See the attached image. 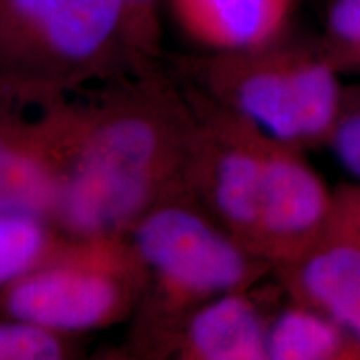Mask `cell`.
I'll list each match as a JSON object with an SVG mask.
<instances>
[{
    "label": "cell",
    "instance_id": "5bb4252c",
    "mask_svg": "<svg viewBox=\"0 0 360 360\" xmlns=\"http://www.w3.org/2000/svg\"><path fill=\"white\" fill-rule=\"evenodd\" d=\"M74 355V335L15 317L0 322V360H64Z\"/></svg>",
    "mask_w": 360,
    "mask_h": 360
},
{
    "label": "cell",
    "instance_id": "e0dca14e",
    "mask_svg": "<svg viewBox=\"0 0 360 360\" xmlns=\"http://www.w3.org/2000/svg\"><path fill=\"white\" fill-rule=\"evenodd\" d=\"M326 147L360 184V97L354 85L345 87L344 102Z\"/></svg>",
    "mask_w": 360,
    "mask_h": 360
},
{
    "label": "cell",
    "instance_id": "2e32d148",
    "mask_svg": "<svg viewBox=\"0 0 360 360\" xmlns=\"http://www.w3.org/2000/svg\"><path fill=\"white\" fill-rule=\"evenodd\" d=\"M160 6L162 0H125L129 47L137 67L160 62Z\"/></svg>",
    "mask_w": 360,
    "mask_h": 360
},
{
    "label": "cell",
    "instance_id": "6da1fadb",
    "mask_svg": "<svg viewBox=\"0 0 360 360\" xmlns=\"http://www.w3.org/2000/svg\"><path fill=\"white\" fill-rule=\"evenodd\" d=\"M42 110L60 174L53 224L65 237L124 236L152 207L191 193L197 115L160 62Z\"/></svg>",
    "mask_w": 360,
    "mask_h": 360
},
{
    "label": "cell",
    "instance_id": "9a60e30c",
    "mask_svg": "<svg viewBox=\"0 0 360 360\" xmlns=\"http://www.w3.org/2000/svg\"><path fill=\"white\" fill-rule=\"evenodd\" d=\"M319 44L339 74H360V0H327Z\"/></svg>",
    "mask_w": 360,
    "mask_h": 360
},
{
    "label": "cell",
    "instance_id": "7a4b0ae2",
    "mask_svg": "<svg viewBox=\"0 0 360 360\" xmlns=\"http://www.w3.org/2000/svg\"><path fill=\"white\" fill-rule=\"evenodd\" d=\"M146 282L130 340L141 357H167L193 310L225 292L260 285L272 265L233 238L191 193L167 199L129 229Z\"/></svg>",
    "mask_w": 360,
    "mask_h": 360
},
{
    "label": "cell",
    "instance_id": "7c38bea8",
    "mask_svg": "<svg viewBox=\"0 0 360 360\" xmlns=\"http://www.w3.org/2000/svg\"><path fill=\"white\" fill-rule=\"evenodd\" d=\"M267 360H360V344L327 314L287 297L270 317Z\"/></svg>",
    "mask_w": 360,
    "mask_h": 360
},
{
    "label": "cell",
    "instance_id": "9c48e42d",
    "mask_svg": "<svg viewBox=\"0 0 360 360\" xmlns=\"http://www.w3.org/2000/svg\"><path fill=\"white\" fill-rule=\"evenodd\" d=\"M272 277L283 295L327 314L360 344L359 240L327 236Z\"/></svg>",
    "mask_w": 360,
    "mask_h": 360
},
{
    "label": "cell",
    "instance_id": "30bf717a",
    "mask_svg": "<svg viewBox=\"0 0 360 360\" xmlns=\"http://www.w3.org/2000/svg\"><path fill=\"white\" fill-rule=\"evenodd\" d=\"M180 32L205 52H240L287 35L297 0H165Z\"/></svg>",
    "mask_w": 360,
    "mask_h": 360
},
{
    "label": "cell",
    "instance_id": "4fadbf2b",
    "mask_svg": "<svg viewBox=\"0 0 360 360\" xmlns=\"http://www.w3.org/2000/svg\"><path fill=\"white\" fill-rule=\"evenodd\" d=\"M65 236L47 220L22 214H0V287L6 289L49 259Z\"/></svg>",
    "mask_w": 360,
    "mask_h": 360
},
{
    "label": "cell",
    "instance_id": "277c9868",
    "mask_svg": "<svg viewBox=\"0 0 360 360\" xmlns=\"http://www.w3.org/2000/svg\"><path fill=\"white\" fill-rule=\"evenodd\" d=\"M0 62L13 94L37 107L141 69L125 0H0Z\"/></svg>",
    "mask_w": 360,
    "mask_h": 360
},
{
    "label": "cell",
    "instance_id": "8992f818",
    "mask_svg": "<svg viewBox=\"0 0 360 360\" xmlns=\"http://www.w3.org/2000/svg\"><path fill=\"white\" fill-rule=\"evenodd\" d=\"M182 84L197 115L188 192L215 222L257 255L264 132L202 96L199 90Z\"/></svg>",
    "mask_w": 360,
    "mask_h": 360
},
{
    "label": "cell",
    "instance_id": "5b68a950",
    "mask_svg": "<svg viewBox=\"0 0 360 360\" xmlns=\"http://www.w3.org/2000/svg\"><path fill=\"white\" fill-rule=\"evenodd\" d=\"M143 282L127 233L67 237L51 257L4 289V309L11 317L75 337L132 317Z\"/></svg>",
    "mask_w": 360,
    "mask_h": 360
},
{
    "label": "cell",
    "instance_id": "3957f363",
    "mask_svg": "<svg viewBox=\"0 0 360 360\" xmlns=\"http://www.w3.org/2000/svg\"><path fill=\"white\" fill-rule=\"evenodd\" d=\"M177 77L264 134L304 150L326 147L345 87L321 44L283 35L264 47L179 58Z\"/></svg>",
    "mask_w": 360,
    "mask_h": 360
},
{
    "label": "cell",
    "instance_id": "8fae6325",
    "mask_svg": "<svg viewBox=\"0 0 360 360\" xmlns=\"http://www.w3.org/2000/svg\"><path fill=\"white\" fill-rule=\"evenodd\" d=\"M60 174L42 109L15 132L0 130V214L32 215L53 224ZM56 225V224H53Z\"/></svg>",
    "mask_w": 360,
    "mask_h": 360
},
{
    "label": "cell",
    "instance_id": "d6986e66",
    "mask_svg": "<svg viewBox=\"0 0 360 360\" xmlns=\"http://www.w3.org/2000/svg\"><path fill=\"white\" fill-rule=\"evenodd\" d=\"M355 87V90H357V94H359V97H360V85H354Z\"/></svg>",
    "mask_w": 360,
    "mask_h": 360
},
{
    "label": "cell",
    "instance_id": "ac0fdd59",
    "mask_svg": "<svg viewBox=\"0 0 360 360\" xmlns=\"http://www.w3.org/2000/svg\"><path fill=\"white\" fill-rule=\"evenodd\" d=\"M327 236L347 237L360 242V184L335 187V204Z\"/></svg>",
    "mask_w": 360,
    "mask_h": 360
},
{
    "label": "cell",
    "instance_id": "ba28073f",
    "mask_svg": "<svg viewBox=\"0 0 360 360\" xmlns=\"http://www.w3.org/2000/svg\"><path fill=\"white\" fill-rule=\"evenodd\" d=\"M255 287L225 292L188 315L169 355L182 360H267L272 314ZM167 355V357H169Z\"/></svg>",
    "mask_w": 360,
    "mask_h": 360
},
{
    "label": "cell",
    "instance_id": "52a82bcc",
    "mask_svg": "<svg viewBox=\"0 0 360 360\" xmlns=\"http://www.w3.org/2000/svg\"><path fill=\"white\" fill-rule=\"evenodd\" d=\"M304 148L264 134L255 252L274 270L302 257L328 233L335 204Z\"/></svg>",
    "mask_w": 360,
    "mask_h": 360
}]
</instances>
